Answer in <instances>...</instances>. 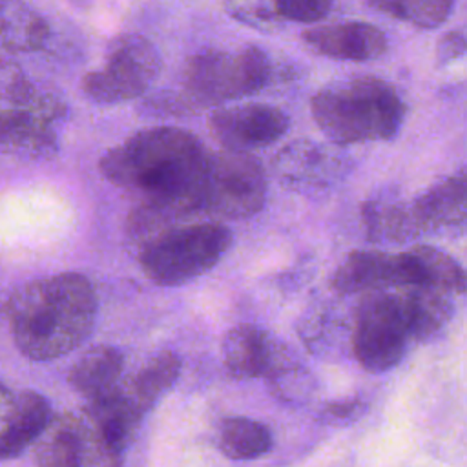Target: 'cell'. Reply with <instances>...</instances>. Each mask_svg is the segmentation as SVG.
Returning <instances> with one entry per match:
<instances>
[{
	"label": "cell",
	"mask_w": 467,
	"mask_h": 467,
	"mask_svg": "<svg viewBox=\"0 0 467 467\" xmlns=\"http://www.w3.org/2000/svg\"><path fill=\"white\" fill-rule=\"evenodd\" d=\"M206 153L192 131L155 126L108 150L99 161V170L111 184L140 193L142 201L181 221L192 215L186 195Z\"/></svg>",
	"instance_id": "obj_1"
},
{
	"label": "cell",
	"mask_w": 467,
	"mask_h": 467,
	"mask_svg": "<svg viewBox=\"0 0 467 467\" xmlns=\"http://www.w3.org/2000/svg\"><path fill=\"white\" fill-rule=\"evenodd\" d=\"M99 301L91 281L62 272L22 285L7 303L15 345L35 361H51L84 343L97 319Z\"/></svg>",
	"instance_id": "obj_2"
},
{
	"label": "cell",
	"mask_w": 467,
	"mask_h": 467,
	"mask_svg": "<svg viewBox=\"0 0 467 467\" xmlns=\"http://www.w3.org/2000/svg\"><path fill=\"white\" fill-rule=\"evenodd\" d=\"M317 128L339 146L390 140L403 119L405 104L383 78L352 77L319 89L310 102Z\"/></svg>",
	"instance_id": "obj_3"
},
{
	"label": "cell",
	"mask_w": 467,
	"mask_h": 467,
	"mask_svg": "<svg viewBox=\"0 0 467 467\" xmlns=\"http://www.w3.org/2000/svg\"><path fill=\"white\" fill-rule=\"evenodd\" d=\"M67 106L58 93L18 71H0V151L47 159L58 150Z\"/></svg>",
	"instance_id": "obj_4"
},
{
	"label": "cell",
	"mask_w": 467,
	"mask_h": 467,
	"mask_svg": "<svg viewBox=\"0 0 467 467\" xmlns=\"http://www.w3.org/2000/svg\"><path fill=\"white\" fill-rule=\"evenodd\" d=\"M232 243V230L219 221L179 223L140 243L139 265L155 285L179 286L213 268Z\"/></svg>",
	"instance_id": "obj_5"
},
{
	"label": "cell",
	"mask_w": 467,
	"mask_h": 467,
	"mask_svg": "<svg viewBox=\"0 0 467 467\" xmlns=\"http://www.w3.org/2000/svg\"><path fill=\"white\" fill-rule=\"evenodd\" d=\"M266 175L259 161L244 151L206 153L188 190L192 213L219 219H248L266 201Z\"/></svg>",
	"instance_id": "obj_6"
},
{
	"label": "cell",
	"mask_w": 467,
	"mask_h": 467,
	"mask_svg": "<svg viewBox=\"0 0 467 467\" xmlns=\"http://www.w3.org/2000/svg\"><path fill=\"white\" fill-rule=\"evenodd\" d=\"M272 77L266 53L255 46L237 51L208 49L193 55L182 67V91L177 93L186 111L237 100L261 91Z\"/></svg>",
	"instance_id": "obj_7"
},
{
	"label": "cell",
	"mask_w": 467,
	"mask_h": 467,
	"mask_svg": "<svg viewBox=\"0 0 467 467\" xmlns=\"http://www.w3.org/2000/svg\"><path fill=\"white\" fill-rule=\"evenodd\" d=\"M412 343L409 319L396 288L365 294L352 321L350 350L370 372L396 367Z\"/></svg>",
	"instance_id": "obj_8"
},
{
	"label": "cell",
	"mask_w": 467,
	"mask_h": 467,
	"mask_svg": "<svg viewBox=\"0 0 467 467\" xmlns=\"http://www.w3.org/2000/svg\"><path fill=\"white\" fill-rule=\"evenodd\" d=\"M162 67L157 47L142 35L126 33L108 46L106 64L82 78V91L99 104H119L142 97Z\"/></svg>",
	"instance_id": "obj_9"
},
{
	"label": "cell",
	"mask_w": 467,
	"mask_h": 467,
	"mask_svg": "<svg viewBox=\"0 0 467 467\" xmlns=\"http://www.w3.org/2000/svg\"><path fill=\"white\" fill-rule=\"evenodd\" d=\"M272 168L279 182L290 192L317 193L345 177L348 159L334 148L301 139L281 148L272 161Z\"/></svg>",
	"instance_id": "obj_10"
},
{
	"label": "cell",
	"mask_w": 467,
	"mask_h": 467,
	"mask_svg": "<svg viewBox=\"0 0 467 467\" xmlns=\"http://www.w3.org/2000/svg\"><path fill=\"white\" fill-rule=\"evenodd\" d=\"M285 111L266 104H241L213 109L208 117L212 137L228 151L265 148L277 142L288 130Z\"/></svg>",
	"instance_id": "obj_11"
},
{
	"label": "cell",
	"mask_w": 467,
	"mask_h": 467,
	"mask_svg": "<svg viewBox=\"0 0 467 467\" xmlns=\"http://www.w3.org/2000/svg\"><path fill=\"white\" fill-rule=\"evenodd\" d=\"M142 407L128 394L124 387L88 400L86 421L95 436L97 447L106 454H122L133 441L144 418Z\"/></svg>",
	"instance_id": "obj_12"
},
{
	"label": "cell",
	"mask_w": 467,
	"mask_h": 467,
	"mask_svg": "<svg viewBox=\"0 0 467 467\" xmlns=\"http://www.w3.org/2000/svg\"><path fill=\"white\" fill-rule=\"evenodd\" d=\"M420 237L462 235L467 219L465 171L441 179L410 201Z\"/></svg>",
	"instance_id": "obj_13"
},
{
	"label": "cell",
	"mask_w": 467,
	"mask_h": 467,
	"mask_svg": "<svg viewBox=\"0 0 467 467\" xmlns=\"http://www.w3.org/2000/svg\"><path fill=\"white\" fill-rule=\"evenodd\" d=\"M35 445L36 467H93L100 454L95 436L82 416H51Z\"/></svg>",
	"instance_id": "obj_14"
},
{
	"label": "cell",
	"mask_w": 467,
	"mask_h": 467,
	"mask_svg": "<svg viewBox=\"0 0 467 467\" xmlns=\"http://www.w3.org/2000/svg\"><path fill=\"white\" fill-rule=\"evenodd\" d=\"M303 40L319 55L350 62L374 60L389 46L385 33L378 26L354 20L308 29L303 33Z\"/></svg>",
	"instance_id": "obj_15"
},
{
	"label": "cell",
	"mask_w": 467,
	"mask_h": 467,
	"mask_svg": "<svg viewBox=\"0 0 467 467\" xmlns=\"http://www.w3.org/2000/svg\"><path fill=\"white\" fill-rule=\"evenodd\" d=\"M285 343L255 325H237L223 337V365L235 379L265 378Z\"/></svg>",
	"instance_id": "obj_16"
},
{
	"label": "cell",
	"mask_w": 467,
	"mask_h": 467,
	"mask_svg": "<svg viewBox=\"0 0 467 467\" xmlns=\"http://www.w3.org/2000/svg\"><path fill=\"white\" fill-rule=\"evenodd\" d=\"M330 285L339 296L368 294L401 286L398 254L354 250L334 270Z\"/></svg>",
	"instance_id": "obj_17"
},
{
	"label": "cell",
	"mask_w": 467,
	"mask_h": 467,
	"mask_svg": "<svg viewBox=\"0 0 467 467\" xmlns=\"http://www.w3.org/2000/svg\"><path fill=\"white\" fill-rule=\"evenodd\" d=\"M401 286L423 285L447 290L454 296L465 292V274L447 252L431 244H414L398 254Z\"/></svg>",
	"instance_id": "obj_18"
},
{
	"label": "cell",
	"mask_w": 467,
	"mask_h": 467,
	"mask_svg": "<svg viewBox=\"0 0 467 467\" xmlns=\"http://www.w3.org/2000/svg\"><path fill=\"white\" fill-rule=\"evenodd\" d=\"M354 314L348 316L339 299H321L308 306L297 325V334L305 347L316 356H334L350 347Z\"/></svg>",
	"instance_id": "obj_19"
},
{
	"label": "cell",
	"mask_w": 467,
	"mask_h": 467,
	"mask_svg": "<svg viewBox=\"0 0 467 467\" xmlns=\"http://www.w3.org/2000/svg\"><path fill=\"white\" fill-rule=\"evenodd\" d=\"M410 327L412 343H427L449 325L454 316V294L434 286L409 285L396 288Z\"/></svg>",
	"instance_id": "obj_20"
},
{
	"label": "cell",
	"mask_w": 467,
	"mask_h": 467,
	"mask_svg": "<svg viewBox=\"0 0 467 467\" xmlns=\"http://www.w3.org/2000/svg\"><path fill=\"white\" fill-rule=\"evenodd\" d=\"M51 416L47 398L29 389L16 392L11 414L0 432V460L15 458L31 447L47 427Z\"/></svg>",
	"instance_id": "obj_21"
},
{
	"label": "cell",
	"mask_w": 467,
	"mask_h": 467,
	"mask_svg": "<svg viewBox=\"0 0 467 467\" xmlns=\"http://www.w3.org/2000/svg\"><path fill=\"white\" fill-rule=\"evenodd\" d=\"M365 232L370 243L403 244L421 239L410 201H403L394 193H379L361 206Z\"/></svg>",
	"instance_id": "obj_22"
},
{
	"label": "cell",
	"mask_w": 467,
	"mask_h": 467,
	"mask_svg": "<svg viewBox=\"0 0 467 467\" xmlns=\"http://www.w3.org/2000/svg\"><path fill=\"white\" fill-rule=\"evenodd\" d=\"M124 356L117 347L97 345L86 350L69 368V385L86 400L97 398L119 385Z\"/></svg>",
	"instance_id": "obj_23"
},
{
	"label": "cell",
	"mask_w": 467,
	"mask_h": 467,
	"mask_svg": "<svg viewBox=\"0 0 467 467\" xmlns=\"http://www.w3.org/2000/svg\"><path fill=\"white\" fill-rule=\"evenodd\" d=\"M47 38V22L33 7L24 0H0V51H36Z\"/></svg>",
	"instance_id": "obj_24"
},
{
	"label": "cell",
	"mask_w": 467,
	"mask_h": 467,
	"mask_svg": "<svg viewBox=\"0 0 467 467\" xmlns=\"http://www.w3.org/2000/svg\"><path fill=\"white\" fill-rule=\"evenodd\" d=\"M179 374L181 358L171 350H161L126 381L124 389L148 412L173 387Z\"/></svg>",
	"instance_id": "obj_25"
},
{
	"label": "cell",
	"mask_w": 467,
	"mask_h": 467,
	"mask_svg": "<svg viewBox=\"0 0 467 467\" xmlns=\"http://www.w3.org/2000/svg\"><path fill=\"white\" fill-rule=\"evenodd\" d=\"M221 452L232 460H254L266 454L274 438L266 425L244 416L224 418L217 431Z\"/></svg>",
	"instance_id": "obj_26"
},
{
	"label": "cell",
	"mask_w": 467,
	"mask_h": 467,
	"mask_svg": "<svg viewBox=\"0 0 467 467\" xmlns=\"http://www.w3.org/2000/svg\"><path fill=\"white\" fill-rule=\"evenodd\" d=\"M265 379L270 394L275 400L290 405L306 403L316 390L314 376L286 345L275 358L270 370L265 374Z\"/></svg>",
	"instance_id": "obj_27"
},
{
	"label": "cell",
	"mask_w": 467,
	"mask_h": 467,
	"mask_svg": "<svg viewBox=\"0 0 467 467\" xmlns=\"http://www.w3.org/2000/svg\"><path fill=\"white\" fill-rule=\"evenodd\" d=\"M374 9L423 29L441 26L456 0H367Z\"/></svg>",
	"instance_id": "obj_28"
},
{
	"label": "cell",
	"mask_w": 467,
	"mask_h": 467,
	"mask_svg": "<svg viewBox=\"0 0 467 467\" xmlns=\"http://www.w3.org/2000/svg\"><path fill=\"white\" fill-rule=\"evenodd\" d=\"M368 410V401L363 396H345L323 405L317 420L328 427H347L356 423Z\"/></svg>",
	"instance_id": "obj_29"
},
{
	"label": "cell",
	"mask_w": 467,
	"mask_h": 467,
	"mask_svg": "<svg viewBox=\"0 0 467 467\" xmlns=\"http://www.w3.org/2000/svg\"><path fill=\"white\" fill-rule=\"evenodd\" d=\"M332 2L334 0H272V7L277 18L314 24L330 13Z\"/></svg>",
	"instance_id": "obj_30"
},
{
	"label": "cell",
	"mask_w": 467,
	"mask_h": 467,
	"mask_svg": "<svg viewBox=\"0 0 467 467\" xmlns=\"http://www.w3.org/2000/svg\"><path fill=\"white\" fill-rule=\"evenodd\" d=\"M228 13L248 26L265 29L275 24L277 15L266 0H224Z\"/></svg>",
	"instance_id": "obj_31"
},
{
	"label": "cell",
	"mask_w": 467,
	"mask_h": 467,
	"mask_svg": "<svg viewBox=\"0 0 467 467\" xmlns=\"http://www.w3.org/2000/svg\"><path fill=\"white\" fill-rule=\"evenodd\" d=\"M465 53V35L462 29L451 31L441 36L436 47V64L447 66L449 62L456 60Z\"/></svg>",
	"instance_id": "obj_32"
},
{
	"label": "cell",
	"mask_w": 467,
	"mask_h": 467,
	"mask_svg": "<svg viewBox=\"0 0 467 467\" xmlns=\"http://www.w3.org/2000/svg\"><path fill=\"white\" fill-rule=\"evenodd\" d=\"M13 403H15V394L4 383H0V432L11 414Z\"/></svg>",
	"instance_id": "obj_33"
},
{
	"label": "cell",
	"mask_w": 467,
	"mask_h": 467,
	"mask_svg": "<svg viewBox=\"0 0 467 467\" xmlns=\"http://www.w3.org/2000/svg\"><path fill=\"white\" fill-rule=\"evenodd\" d=\"M93 467H122V454H106L100 452Z\"/></svg>",
	"instance_id": "obj_34"
}]
</instances>
